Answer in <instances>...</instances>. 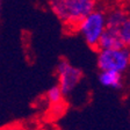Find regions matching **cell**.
I'll return each instance as SVG.
<instances>
[{
	"instance_id": "7c38bea8",
	"label": "cell",
	"mask_w": 130,
	"mask_h": 130,
	"mask_svg": "<svg viewBox=\"0 0 130 130\" xmlns=\"http://www.w3.org/2000/svg\"><path fill=\"white\" fill-rule=\"evenodd\" d=\"M48 130H57V129H55V128H51V129H48Z\"/></svg>"
},
{
	"instance_id": "8992f818",
	"label": "cell",
	"mask_w": 130,
	"mask_h": 130,
	"mask_svg": "<svg viewBox=\"0 0 130 130\" xmlns=\"http://www.w3.org/2000/svg\"><path fill=\"white\" fill-rule=\"evenodd\" d=\"M99 83L101 86L110 89H121L123 87V74L115 71H100Z\"/></svg>"
},
{
	"instance_id": "5b68a950",
	"label": "cell",
	"mask_w": 130,
	"mask_h": 130,
	"mask_svg": "<svg viewBox=\"0 0 130 130\" xmlns=\"http://www.w3.org/2000/svg\"><path fill=\"white\" fill-rule=\"evenodd\" d=\"M122 46H124V44L122 42L119 29L107 27L106 30L103 31L100 41H99L96 50H100V49H116L122 48Z\"/></svg>"
},
{
	"instance_id": "277c9868",
	"label": "cell",
	"mask_w": 130,
	"mask_h": 130,
	"mask_svg": "<svg viewBox=\"0 0 130 130\" xmlns=\"http://www.w3.org/2000/svg\"><path fill=\"white\" fill-rule=\"evenodd\" d=\"M57 85L62 89L64 96H68L76 89L84 78L83 71L71 64L66 58H60L56 65Z\"/></svg>"
},
{
	"instance_id": "3957f363",
	"label": "cell",
	"mask_w": 130,
	"mask_h": 130,
	"mask_svg": "<svg viewBox=\"0 0 130 130\" xmlns=\"http://www.w3.org/2000/svg\"><path fill=\"white\" fill-rule=\"evenodd\" d=\"M100 71H115L124 74L130 68V49L127 46L116 49H100L96 57Z\"/></svg>"
},
{
	"instance_id": "4fadbf2b",
	"label": "cell",
	"mask_w": 130,
	"mask_h": 130,
	"mask_svg": "<svg viewBox=\"0 0 130 130\" xmlns=\"http://www.w3.org/2000/svg\"><path fill=\"white\" fill-rule=\"evenodd\" d=\"M128 13H129V15H130V7H129V11H128Z\"/></svg>"
},
{
	"instance_id": "6da1fadb",
	"label": "cell",
	"mask_w": 130,
	"mask_h": 130,
	"mask_svg": "<svg viewBox=\"0 0 130 130\" xmlns=\"http://www.w3.org/2000/svg\"><path fill=\"white\" fill-rule=\"evenodd\" d=\"M49 8L66 28L77 24L96 8V0H46Z\"/></svg>"
},
{
	"instance_id": "30bf717a",
	"label": "cell",
	"mask_w": 130,
	"mask_h": 130,
	"mask_svg": "<svg viewBox=\"0 0 130 130\" xmlns=\"http://www.w3.org/2000/svg\"><path fill=\"white\" fill-rule=\"evenodd\" d=\"M0 130H27L20 123H11V124H7L5 127L0 128Z\"/></svg>"
},
{
	"instance_id": "52a82bcc",
	"label": "cell",
	"mask_w": 130,
	"mask_h": 130,
	"mask_svg": "<svg viewBox=\"0 0 130 130\" xmlns=\"http://www.w3.org/2000/svg\"><path fill=\"white\" fill-rule=\"evenodd\" d=\"M129 13L128 11L121 7H114L109 12H106V20H107V27L119 29L123 22L128 19Z\"/></svg>"
},
{
	"instance_id": "7a4b0ae2",
	"label": "cell",
	"mask_w": 130,
	"mask_h": 130,
	"mask_svg": "<svg viewBox=\"0 0 130 130\" xmlns=\"http://www.w3.org/2000/svg\"><path fill=\"white\" fill-rule=\"evenodd\" d=\"M107 28L106 12L95 8L88 15H86L76 27V30L84 38L85 43L92 49H98V44Z\"/></svg>"
},
{
	"instance_id": "8fae6325",
	"label": "cell",
	"mask_w": 130,
	"mask_h": 130,
	"mask_svg": "<svg viewBox=\"0 0 130 130\" xmlns=\"http://www.w3.org/2000/svg\"><path fill=\"white\" fill-rule=\"evenodd\" d=\"M1 7H3V0H0V15H1Z\"/></svg>"
},
{
	"instance_id": "ba28073f",
	"label": "cell",
	"mask_w": 130,
	"mask_h": 130,
	"mask_svg": "<svg viewBox=\"0 0 130 130\" xmlns=\"http://www.w3.org/2000/svg\"><path fill=\"white\" fill-rule=\"evenodd\" d=\"M45 96H46V100H48V102L50 103V105L58 106L62 103L64 94H63L62 89L59 88L58 85H54V86H51L48 91H46Z\"/></svg>"
},
{
	"instance_id": "9c48e42d",
	"label": "cell",
	"mask_w": 130,
	"mask_h": 130,
	"mask_svg": "<svg viewBox=\"0 0 130 130\" xmlns=\"http://www.w3.org/2000/svg\"><path fill=\"white\" fill-rule=\"evenodd\" d=\"M119 31H120V35H121L122 42H123L124 46L130 49V15L128 16V19L119 28Z\"/></svg>"
}]
</instances>
